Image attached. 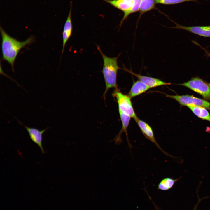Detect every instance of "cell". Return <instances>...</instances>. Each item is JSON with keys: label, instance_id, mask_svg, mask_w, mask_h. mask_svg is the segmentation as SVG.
<instances>
[{"label": "cell", "instance_id": "1", "mask_svg": "<svg viewBox=\"0 0 210 210\" xmlns=\"http://www.w3.org/2000/svg\"><path fill=\"white\" fill-rule=\"evenodd\" d=\"M0 29L2 38V58L10 64L14 72L15 62L20 51L26 46L33 42L35 38L31 36L24 41H19L8 34L1 26Z\"/></svg>", "mask_w": 210, "mask_h": 210}, {"label": "cell", "instance_id": "6", "mask_svg": "<svg viewBox=\"0 0 210 210\" xmlns=\"http://www.w3.org/2000/svg\"><path fill=\"white\" fill-rule=\"evenodd\" d=\"M134 120L144 136L149 140L155 144L157 147L165 155L170 156V155L162 148L157 143L155 139L153 132L151 127L147 123L140 119L138 117Z\"/></svg>", "mask_w": 210, "mask_h": 210}, {"label": "cell", "instance_id": "5", "mask_svg": "<svg viewBox=\"0 0 210 210\" xmlns=\"http://www.w3.org/2000/svg\"><path fill=\"white\" fill-rule=\"evenodd\" d=\"M167 97L177 101L182 106H197L210 110V103L203 99L188 95H179L166 94Z\"/></svg>", "mask_w": 210, "mask_h": 210}, {"label": "cell", "instance_id": "7", "mask_svg": "<svg viewBox=\"0 0 210 210\" xmlns=\"http://www.w3.org/2000/svg\"><path fill=\"white\" fill-rule=\"evenodd\" d=\"M17 120L19 123L23 126L26 130L32 141L38 145L43 154L45 153V152L42 145L43 134L50 127H47L40 130L35 128L27 127L23 124L19 120Z\"/></svg>", "mask_w": 210, "mask_h": 210}, {"label": "cell", "instance_id": "20", "mask_svg": "<svg viewBox=\"0 0 210 210\" xmlns=\"http://www.w3.org/2000/svg\"><path fill=\"white\" fill-rule=\"evenodd\" d=\"M207 53L210 57V54L209 53H208L207 52Z\"/></svg>", "mask_w": 210, "mask_h": 210}, {"label": "cell", "instance_id": "8", "mask_svg": "<svg viewBox=\"0 0 210 210\" xmlns=\"http://www.w3.org/2000/svg\"><path fill=\"white\" fill-rule=\"evenodd\" d=\"M123 70L131 74L136 77L138 80L148 86L150 88L160 86L169 85V83L165 82L160 79L149 76L142 75L135 73L131 70L128 69L123 66V68H121Z\"/></svg>", "mask_w": 210, "mask_h": 210}, {"label": "cell", "instance_id": "11", "mask_svg": "<svg viewBox=\"0 0 210 210\" xmlns=\"http://www.w3.org/2000/svg\"><path fill=\"white\" fill-rule=\"evenodd\" d=\"M72 2L70 3V9L65 23L62 32L63 44L62 55L64 52L66 45L71 37L72 32L73 26L71 21Z\"/></svg>", "mask_w": 210, "mask_h": 210}, {"label": "cell", "instance_id": "16", "mask_svg": "<svg viewBox=\"0 0 210 210\" xmlns=\"http://www.w3.org/2000/svg\"><path fill=\"white\" fill-rule=\"evenodd\" d=\"M156 4V0H142L139 10L140 14L154 9Z\"/></svg>", "mask_w": 210, "mask_h": 210}, {"label": "cell", "instance_id": "2", "mask_svg": "<svg viewBox=\"0 0 210 210\" xmlns=\"http://www.w3.org/2000/svg\"><path fill=\"white\" fill-rule=\"evenodd\" d=\"M97 46L101 54L103 61L102 72L106 86L103 95L105 97L106 94L110 89L117 88V74L118 70L120 69L118 65L117 59L120 54L116 57H109L103 53L99 46L97 45Z\"/></svg>", "mask_w": 210, "mask_h": 210}, {"label": "cell", "instance_id": "3", "mask_svg": "<svg viewBox=\"0 0 210 210\" xmlns=\"http://www.w3.org/2000/svg\"><path fill=\"white\" fill-rule=\"evenodd\" d=\"M113 95L116 99L119 112L129 116L134 120L138 117L132 106L131 98L127 94H123L117 88L113 93Z\"/></svg>", "mask_w": 210, "mask_h": 210}, {"label": "cell", "instance_id": "17", "mask_svg": "<svg viewBox=\"0 0 210 210\" xmlns=\"http://www.w3.org/2000/svg\"><path fill=\"white\" fill-rule=\"evenodd\" d=\"M142 0H133V4L131 8L124 15L120 24V28L121 26L124 21L126 19L130 14L136 12L139 10L140 6Z\"/></svg>", "mask_w": 210, "mask_h": 210}, {"label": "cell", "instance_id": "9", "mask_svg": "<svg viewBox=\"0 0 210 210\" xmlns=\"http://www.w3.org/2000/svg\"><path fill=\"white\" fill-rule=\"evenodd\" d=\"M120 118L122 124V128L118 134L114 139L109 142L114 141L116 145H120L123 143V140L121 138L122 134L124 132L126 133L127 141L128 145L130 149L132 147V146L130 142L128 136L127 129L129 125L131 118L129 116L120 112H119Z\"/></svg>", "mask_w": 210, "mask_h": 210}, {"label": "cell", "instance_id": "18", "mask_svg": "<svg viewBox=\"0 0 210 210\" xmlns=\"http://www.w3.org/2000/svg\"><path fill=\"white\" fill-rule=\"evenodd\" d=\"M199 0H156V4L172 5L188 1L197 2Z\"/></svg>", "mask_w": 210, "mask_h": 210}, {"label": "cell", "instance_id": "21", "mask_svg": "<svg viewBox=\"0 0 210 210\" xmlns=\"http://www.w3.org/2000/svg\"><path fill=\"white\" fill-rule=\"evenodd\" d=\"M208 85H209L210 86V84H209Z\"/></svg>", "mask_w": 210, "mask_h": 210}, {"label": "cell", "instance_id": "4", "mask_svg": "<svg viewBox=\"0 0 210 210\" xmlns=\"http://www.w3.org/2000/svg\"><path fill=\"white\" fill-rule=\"evenodd\" d=\"M179 85L197 93L206 99L210 100V86L198 77L193 78L187 82Z\"/></svg>", "mask_w": 210, "mask_h": 210}, {"label": "cell", "instance_id": "12", "mask_svg": "<svg viewBox=\"0 0 210 210\" xmlns=\"http://www.w3.org/2000/svg\"><path fill=\"white\" fill-rule=\"evenodd\" d=\"M150 89L145 84L138 80L133 82L127 95L131 99L145 92Z\"/></svg>", "mask_w": 210, "mask_h": 210}, {"label": "cell", "instance_id": "10", "mask_svg": "<svg viewBox=\"0 0 210 210\" xmlns=\"http://www.w3.org/2000/svg\"><path fill=\"white\" fill-rule=\"evenodd\" d=\"M176 26L173 28L178 29L204 37H210V26H186L174 22Z\"/></svg>", "mask_w": 210, "mask_h": 210}, {"label": "cell", "instance_id": "13", "mask_svg": "<svg viewBox=\"0 0 210 210\" xmlns=\"http://www.w3.org/2000/svg\"><path fill=\"white\" fill-rule=\"evenodd\" d=\"M113 6L121 10L124 13L132 8L133 0H103Z\"/></svg>", "mask_w": 210, "mask_h": 210}, {"label": "cell", "instance_id": "19", "mask_svg": "<svg viewBox=\"0 0 210 210\" xmlns=\"http://www.w3.org/2000/svg\"><path fill=\"white\" fill-rule=\"evenodd\" d=\"M199 204V203H198L195 206V207H194V209H193V210H196L197 207V206H198V204Z\"/></svg>", "mask_w": 210, "mask_h": 210}, {"label": "cell", "instance_id": "14", "mask_svg": "<svg viewBox=\"0 0 210 210\" xmlns=\"http://www.w3.org/2000/svg\"><path fill=\"white\" fill-rule=\"evenodd\" d=\"M187 107L197 116L210 122V115L205 108L194 106Z\"/></svg>", "mask_w": 210, "mask_h": 210}, {"label": "cell", "instance_id": "15", "mask_svg": "<svg viewBox=\"0 0 210 210\" xmlns=\"http://www.w3.org/2000/svg\"><path fill=\"white\" fill-rule=\"evenodd\" d=\"M179 179H173L170 177L165 178L159 183L157 189L162 191L168 190L173 186L175 183Z\"/></svg>", "mask_w": 210, "mask_h": 210}, {"label": "cell", "instance_id": "22", "mask_svg": "<svg viewBox=\"0 0 210 210\" xmlns=\"http://www.w3.org/2000/svg\"><path fill=\"white\" fill-rule=\"evenodd\" d=\"M156 208V209H157V210H158V209H157V208Z\"/></svg>", "mask_w": 210, "mask_h": 210}]
</instances>
